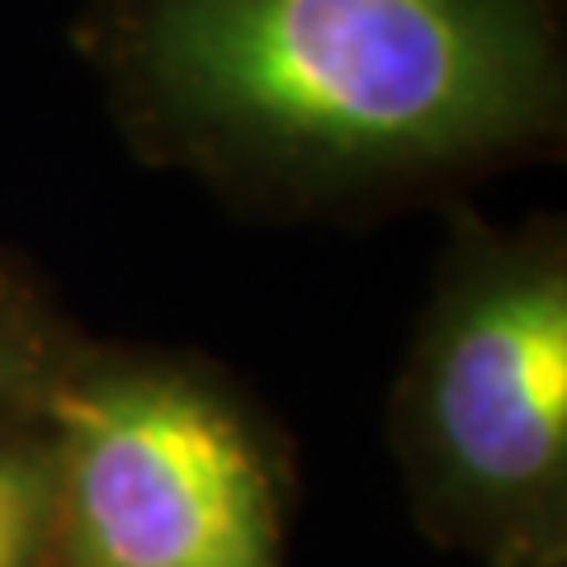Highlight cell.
<instances>
[{"label":"cell","instance_id":"cell-4","mask_svg":"<svg viewBox=\"0 0 567 567\" xmlns=\"http://www.w3.org/2000/svg\"><path fill=\"white\" fill-rule=\"evenodd\" d=\"M85 336L20 256L0 251V431L33 425Z\"/></svg>","mask_w":567,"mask_h":567},{"label":"cell","instance_id":"cell-3","mask_svg":"<svg viewBox=\"0 0 567 567\" xmlns=\"http://www.w3.org/2000/svg\"><path fill=\"white\" fill-rule=\"evenodd\" d=\"M39 425L52 567H289V450L213 364L81 341Z\"/></svg>","mask_w":567,"mask_h":567},{"label":"cell","instance_id":"cell-5","mask_svg":"<svg viewBox=\"0 0 567 567\" xmlns=\"http://www.w3.org/2000/svg\"><path fill=\"white\" fill-rule=\"evenodd\" d=\"M0 567H52V468L39 421L0 431Z\"/></svg>","mask_w":567,"mask_h":567},{"label":"cell","instance_id":"cell-1","mask_svg":"<svg viewBox=\"0 0 567 567\" xmlns=\"http://www.w3.org/2000/svg\"><path fill=\"white\" fill-rule=\"evenodd\" d=\"M85 71L147 166L275 218H354L567 137L563 0H85Z\"/></svg>","mask_w":567,"mask_h":567},{"label":"cell","instance_id":"cell-2","mask_svg":"<svg viewBox=\"0 0 567 567\" xmlns=\"http://www.w3.org/2000/svg\"><path fill=\"white\" fill-rule=\"evenodd\" d=\"M388 435L425 539L477 563L567 544V227L464 204L398 369Z\"/></svg>","mask_w":567,"mask_h":567},{"label":"cell","instance_id":"cell-6","mask_svg":"<svg viewBox=\"0 0 567 567\" xmlns=\"http://www.w3.org/2000/svg\"><path fill=\"white\" fill-rule=\"evenodd\" d=\"M483 567H567V544L554 548H525V554H511V558H496Z\"/></svg>","mask_w":567,"mask_h":567}]
</instances>
